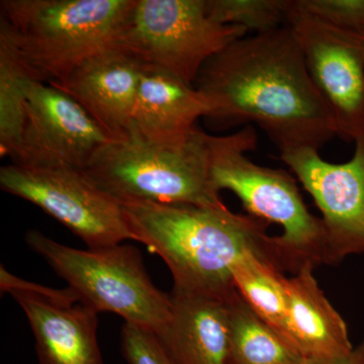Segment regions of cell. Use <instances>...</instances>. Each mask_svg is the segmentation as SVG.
<instances>
[{
    "label": "cell",
    "instance_id": "18",
    "mask_svg": "<svg viewBox=\"0 0 364 364\" xmlns=\"http://www.w3.org/2000/svg\"><path fill=\"white\" fill-rule=\"evenodd\" d=\"M232 364H304L305 358L261 320L238 291L230 296Z\"/></svg>",
    "mask_w": 364,
    "mask_h": 364
},
{
    "label": "cell",
    "instance_id": "10",
    "mask_svg": "<svg viewBox=\"0 0 364 364\" xmlns=\"http://www.w3.org/2000/svg\"><path fill=\"white\" fill-rule=\"evenodd\" d=\"M26 117L13 164L28 168L85 169L111 136L63 91L39 81L28 86Z\"/></svg>",
    "mask_w": 364,
    "mask_h": 364
},
{
    "label": "cell",
    "instance_id": "19",
    "mask_svg": "<svg viewBox=\"0 0 364 364\" xmlns=\"http://www.w3.org/2000/svg\"><path fill=\"white\" fill-rule=\"evenodd\" d=\"M33 81L13 47L0 37V154L11 157L18 147L26 117L28 86ZM36 81V80H35Z\"/></svg>",
    "mask_w": 364,
    "mask_h": 364
},
{
    "label": "cell",
    "instance_id": "13",
    "mask_svg": "<svg viewBox=\"0 0 364 364\" xmlns=\"http://www.w3.org/2000/svg\"><path fill=\"white\" fill-rule=\"evenodd\" d=\"M230 296L173 287L171 318L158 337L177 364H232Z\"/></svg>",
    "mask_w": 364,
    "mask_h": 364
},
{
    "label": "cell",
    "instance_id": "5",
    "mask_svg": "<svg viewBox=\"0 0 364 364\" xmlns=\"http://www.w3.org/2000/svg\"><path fill=\"white\" fill-rule=\"evenodd\" d=\"M257 135L246 126L227 136H210V179L218 191H231L254 218L279 225L275 258L280 268L296 273L306 264H326L322 220L309 212L296 182L282 169L260 166L246 153L255 149Z\"/></svg>",
    "mask_w": 364,
    "mask_h": 364
},
{
    "label": "cell",
    "instance_id": "1",
    "mask_svg": "<svg viewBox=\"0 0 364 364\" xmlns=\"http://www.w3.org/2000/svg\"><path fill=\"white\" fill-rule=\"evenodd\" d=\"M195 87L210 102L213 129L257 124L280 153L318 150L338 136L286 25L228 46L203 65Z\"/></svg>",
    "mask_w": 364,
    "mask_h": 364
},
{
    "label": "cell",
    "instance_id": "14",
    "mask_svg": "<svg viewBox=\"0 0 364 364\" xmlns=\"http://www.w3.org/2000/svg\"><path fill=\"white\" fill-rule=\"evenodd\" d=\"M9 294L23 309L40 364H104L97 342V313L23 291Z\"/></svg>",
    "mask_w": 364,
    "mask_h": 364
},
{
    "label": "cell",
    "instance_id": "20",
    "mask_svg": "<svg viewBox=\"0 0 364 364\" xmlns=\"http://www.w3.org/2000/svg\"><path fill=\"white\" fill-rule=\"evenodd\" d=\"M289 0H207V13L221 25L264 33L286 25Z\"/></svg>",
    "mask_w": 364,
    "mask_h": 364
},
{
    "label": "cell",
    "instance_id": "6",
    "mask_svg": "<svg viewBox=\"0 0 364 364\" xmlns=\"http://www.w3.org/2000/svg\"><path fill=\"white\" fill-rule=\"evenodd\" d=\"M26 242L65 280L83 305L97 313L117 314L126 323L158 336L166 329L171 318L170 294L154 286L133 246L79 250L35 230L26 233Z\"/></svg>",
    "mask_w": 364,
    "mask_h": 364
},
{
    "label": "cell",
    "instance_id": "16",
    "mask_svg": "<svg viewBox=\"0 0 364 364\" xmlns=\"http://www.w3.org/2000/svg\"><path fill=\"white\" fill-rule=\"evenodd\" d=\"M306 264L287 279V342L304 358H333L354 348L348 328Z\"/></svg>",
    "mask_w": 364,
    "mask_h": 364
},
{
    "label": "cell",
    "instance_id": "24",
    "mask_svg": "<svg viewBox=\"0 0 364 364\" xmlns=\"http://www.w3.org/2000/svg\"><path fill=\"white\" fill-rule=\"evenodd\" d=\"M304 364H364V341L343 355L305 358Z\"/></svg>",
    "mask_w": 364,
    "mask_h": 364
},
{
    "label": "cell",
    "instance_id": "21",
    "mask_svg": "<svg viewBox=\"0 0 364 364\" xmlns=\"http://www.w3.org/2000/svg\"><path fill=\"white\" fill-rule=\"evenodd\" d=\"M121 347L128 364H177L156 333L141 326L124 322Z\"/></svg>",
    "mask_w": 364,
    "mask_h": 364
},
{
    "label": "cell",
    "instance_id": "9",
    "mask_svg": "<svg viewBox=\"0 0 364 364\" xmlns=\"http://www.w3.org/2000/svg\"><path fill=\"white\" fill-rule=\"evenodd\" d=\"M286 26L303 53L314 85L340 138L364 139V36L340 30L289 0Z\"/></svg>",
    "mask_w": 364,
    "mask_h": 364
},
{
    "label": "cell",
    "instance_id": "12",
    "mask_svg": "<svg viewBox=\"0 0 364 364\" xmlns=\"http://www.w3.org/2000/svg\"><path fill=\"white\" fill-rule=\"evenodd\" d=\"M141 71L140 62L111 47L50 85L73 98L111 139H117L130 129Z\"/></svg>",
    "mask_w": 364,
    "mask_h": 364
},
{
    "label": "cell",
    "instance_id": "4",
    "mask_svg": "<svg viewBox=\"0 0 364 364\" xmlns=\"http://www.w3.org/2000/svg\"><path fill=\"white\" fill-rule=\"evenodd\" d=\"M210 136L196 127L186 140L157 142L128 131L97 150L83 170L119 203L224 207L210 179Z\"/></svg>",
    "mask_w": 364,
    "mask_h": 364
},
{
    "label": "cell",
    "instance_id": "8",
    "mask_svg": "<svg viewBox=\"0 0 364 364\" xmlns=\"http://www.w3.org/2000/svg\"><path fill=\"white\" fill-rule=\"evenodd\" d=\"M0 188L33 203L79 237L88 249L135 240L121 203L102 191L83 169L0 168Z\"/></svg>",
    "mask_w": 364,
    "mask_h": 364
},
{
    "label": "cell",
    "instance_id": "23",
    "mask_svg": "<svg viewBox=\"0 0 364 364\" xmlns=\"http://www.w3.org/2000/svg\"><path fill=\"white\" fill-rule=\"evenodd\" d=\"M0 287H1V291H9V293L11 291H28V293L47 296V298L54 299L59 303L67 304V305L80 303L77 294L69 287L67 289L59 291V289H52L40 286V284H33V282H26V280L18 279L11 274L2 265L0 267Z\"/></svg>",
    "mask_w": 364,
    "mask_h": 364
},
{
    "label": "cell",
    "instance_id": "17",
    "mask_svg": "<svg viewBox=\"0 0 364 364\" xmlns=\"http://www.w3.org/2000/svg\"><path fill=\"white\" fill-rule=\"evenodd\" d=\"M231 273L244 301L287 340V277L282 268L272 258L250 251L232 265Z\"/></svg>",
    "mask_w": 364,
    "mask_h": 364
},
{
    "label": "cell",
    "instance_id": "2",
    "mask_svg": "<svg viewBox=\"0 0 364 364\" xmlns=\"http://www.w3.org/2000/svg\"><path fill=\"white\" fill-rule=\"evenodd\" d=\"M121 205L135 241L164 260L173 287L229 298L236 291L232 265L244 254H263L277 264L275 236L267 234V223L252 215L235 214L226 205Z\"/></svg>",
    "mask_w": 364,
    "mask_h": 364
},
{
    "label": "cell",
    "instance_id": "22",
    "mask_svg": "<svg viewBox=\"0 0 364 364\" xmlns=\"http://www.w3.org/2000/svg\"><path fill=\"white\" fill-rule=\"evenodd\" d=\"M314 16L346 32L364 36V0H298Z\"/></svg>",
    "mask_w": 364,
    "mask_h": 364
},
{
    "label": "cell",
    "instance_id": "15",
    "mask_svg": "<svg viewBox=\"0 0 364 364\" xmlns=\"http://www.w3.org/2000/svg\"><path fill=\"white\" fill-rule=\"evenodd\" d=\"M210 109L208 98L195 86L170 72L142 65L129 131L157 142H179Z\"/></svg>",
    "mask_w": 364,
    "mask_h": 364
},
{
    "label": "cell",
    "instance_id": "7",
    "mask_svg": "<svg viewBox=\"0 0 364 364\" xmlns=\"http://www.w3.org/2000/svg\"><path fill=\"white\" fill-rule=\"evenodd\" d=\"M205 2L135 0L112 47L195 86L208 60L248 33L242 26L213 21Z\"/></svg>",
    "mask_w": 364,
    "mask_h": 364
},
{
    "label": "cell",
    "instance_id": "3",
    "mask_svg": "<svg viewBox=\"0 0 364 364\" xmlns=\"http://www.w3.org/2000/svg\"><path fill=\"white\" fill-rule=\"evenodd\" d=\"M135 0H1L0 37L33 80H64L111 48Z\"/></svg>",
    "mask_w": 364,
    "mask_h": 364
},
{
    "label": "cell",
    "instance_id": "11",
    "mask_svg": "<svg viewBox=\"0 0 364 364\" xmlns=\"http://www.w3.org/2000/svg\"><path fill=\"white\" fill-rule=\"evenodd\" d=\"M287 164L312 196L322 214L326 264L364 254V139L355 143L349 161H325L315 148L286 151Z\"/></svg>",
    "mask_w": 364,
    "mask_h": 364
}]
</instances>
